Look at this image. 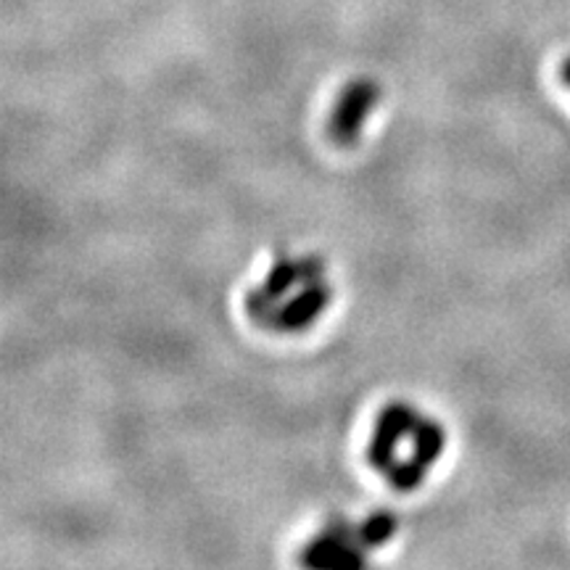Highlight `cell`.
Returning <instances> with one entry per match:
<instances>
[{
    "label": "cell",
    "mask_w": 570,
    "mask_h": 570,
    "mask_svg": "<svg viewBox=\"0 0 570 570\" xmlns=\"http://www.w3.org/2000/svg\"><path fill=\"white\" fill-rule=\"evenodd\" d=\"M377 101V88L373 80H354L341 92L336 111L331 117V138L341 146H352L360 138L362 125Z\"/></svg>",
    "instance_id": "obj_2"
},
{
    "label": "cell",
    "mask_w": 570,
    "mask_h": 570,
    "mask_svg": "<svg viewBox=\"0 0 570 570\" xmlns=\"http://www.w3.org/2000/svg\"><path fill=\"white\" fill-rule=\"evenodd\" d=\"M446 433L436 420H417L415 425V439H412V454L407 460L394 462L389 468L391 487L396 491H412L420 487V481L425 479L428 468L436 462V458L444 452Z\"/></svg>",
    "instance_id": "obj_1"
},
{
    "label": "cell",
    "mask_w": 570,
    "mask_h": 570,
    "mask_svg": "<svg viewBox=\"0 0 570 570\" xmlns=\"http://www.w3.org/2000/svg\"><path fill=\"white\" fill-rule=\"evenodd\" d=\"M327 302H331V288H327L325 283L312 281L294 302L283 306L277 323H281L285 331H302V327L315 323V317H320V312L325 309Z\"/></svg>",
    "instance_id": "obj_4"
},
{
    "label": "cell",
    "mask_w": 570,
    "mask_h": 570,
    "mask_svg": "<svg viewBox=\"0 0 570 570\" xmlns=\"http://www.w3.org/2000/svg\"><path fill=\"white\" fill-rule=\"evenodd\" d=\"M560 75H562V80H566V85L570 88V56L566 61H562V67H560Z\"/></svg>",
    "instance_id": "obj_7"
},
{
    "label": "cell",
    "mask_w": 570,
    "mask_h": 570,
    "mask_svg": "<svg viewBox=\"0 0 570 570\" xmlns=\"http://www.w3.org/2000/svg\"><path fill=\"white\" fill-rule=\"evenodd\" d=\"M415 425H417L415 410L407 407L404 402L389 404V407L377 415L373 439H370L367 458L373 462V468L389 470L394 465L399 441L407 436V433H415Z\"/></svg>",
    "instance_id": "obj_3"
},
{
    "label": "cell",
    "mask_w": 570,
    "mask_h": 570,
    "mask_svg": "<svg viewBox=\"0 0 570 570\" xmlns=\"http://www.w3.org/2000/svg\"><path fill=\"white\" fill-rule=\"evenodd\" d=\"M298 277H302V267L291 265L288 259H281L277 265H273V269H269L265 294L269 298H277L281 294H285V291H288L291 285L298 281Z\"/></svg>",
    "instance_id": "obj_5"
},
{
    "label": "cell",
    "mask_w": 570,
    "mask_h": 570,
    "mask_svg": "<svg viewBox=\"0 0 570 570\" xmlns=\"http://www.w3.org/2000/svg\"><path fill=\"white\" fill-rule=\"evenodd\" d=\"M394 529L396 520L386 515V512H381V515H373L365 525H362V541H365V544H383V541L394 533Z\"/></svg>",
    "instance_id": "obj_6"
}]
</instances>
